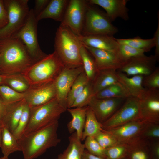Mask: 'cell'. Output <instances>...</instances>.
<instances>
[{"label":"cell","mask_w":159,"mask_h":159,"mask_svg":"<svg viewBox=\"0 0 159 159\" xmlns=\"http://www.w3.org/2000/svg\"></svg>","instance_id":"cell-53"},{"label":"cell","mask_w":159,"mask_h":159,"mask_svg":"<svg viewBox=\"0 0 159 159\" xmlns=\"http://www.w3.org/2000/svg\"><path fill=\"white\" fill-rule=\"evenodd\" d=\"M127 144L128 159H152L150 140L139 138Z\"/></svg>","instance_id":"cell-24"},{"label":"cell","mask_w":159,"mask_h":159,"mask_svg":"<svg viewBox=\"0 0 159 159\" xmlns=\"http://www.w3.org/2000/svg\"><path fill=\"white\" fill-rule=\"evenodd\" d=\"M94 96L100 99L121 98L126 99L131 97L123 86L119 82L105 88Z\"/></svg>","instance_id":"cell-31"},{"label":"cell","mask_w":159,"mask_h":159,"mask_svg":"<svg viewBox=\"0 0 159 159\" xmlns=\"http://www.w3.org/2000/svg\"><path fill=\"white\" fill-rule=\"evenodd\" d=\"M3 127V125H2L0 124V147L1 145L2 131Z\"/></svg>","instance_id":"cell-50"},{"label":"cell","mask_w":159,"mask_h":159,"mask_svg":"<svg viewBox=\"0 0 159 159\" xmlns=\"http://www.w3.org/2000/svg\"><path fill=\"white\" fill-rule=\"evenodd\" d=\"M140 138L148 140L159 139V123L147 122L142 130Z\"/></svg>","instance_id":"cell-41"},{"label":"cell","mask_w":159,"mask_h":159,"mask_svg":"<svg viewBox=\"0 0 159 159\" xmlns=\"http://www.w3.org/2000/svg\"><path fill=\"white\" fill-rule=\"evenodd\" d=\"M0 159H9L8 157L3 156L0 158Z\"/></svg>","instance_id":"cell-51"},{"label":"cell","mask_w":159,"mask_h":159,"mask_svg":"<svg viewBox=\"0 0 159 159\" xmlns=\"http://www.w3.org/2000/svg\"><path fill=\"white\" fill-rule=\"evenodd\" d=\"M84 46L94 57L99 70L108 69L118 70L124 64L116 52Z\"/></svg>","instance_id":"cell-17"},{"label":"cell","mask_w":159,"mask_h":159,"mask_svg":"<svg viewBox=\"0 0 159 159\" xmlns=\"http://www.w3.org/2000/svg\"><path fill=\"white\" fill-rule=\"evenodd\" d=\"M69 141L66 149L55 159H82L85 148L84 144L77 137L76 132L69 137Z\"/></svg>","instance_id":"cell-26"},{"label":"cell","mask_w":159,"mask_h":159,"mask_svg":"<svg viewBox=\"0 0 159 159\" xmlns=\"http://www.w3.org/2000/svg\"><path fill=\"white\" fill-rule=\"evenodd\" d=\"M145 52L143 50L135 48L125 44H119L117 52L119 57L124 63L131 58L144 54Z\"/></svg>","instance_id":"cell-38"},{"label":"cell","mask_w":159,"mask_h":159,"mask_svg":"<svg viewBox=\"0 0 159 159\" xmlns=\"http://www.w3.org/2000/svg\"><path fill=\"white\" fill-rule=\"evenodd\" d=\"M92 82L94 96L108 86L118 82L117 71L112 69L99 70Z\"/></svg>","instance_id":"cell-25"},{"label":"cell","mask_w":159,"mask_h":159,"mask_svg":"<svg viewBox=\"0 0 159 159\" xmlns=\"http://www.w3.org/2000/svg\"><path fill=\"white\" fill-rule=\"evenodd\" d=\"M102 129V124L97 120L92 109L87 106L86 120L81 141L84 140L88 137H94Z\"/></svg>","instance_id":"cell-28"},{"label":"cell","mask_w":159,"mask_h":159,"mask_svg":"<svg viewBox=\"0 0 159 159\" xmlns=\"http://www.w3.org/2000/svg\"><path fill=\"white\" fill-rule=\"evenodd\" d=\"M118 32L106 13L88 1L81 35L105 34L113 36Z\"/></svg>","instance_id":"cell-7"},{"label":"cell","mask_w":159,"mask_h":159,"mask_svg":"<svg viewBox=\"0 0 159 159\" xmlns=\"http://www.w3.org/2000/svg\"><path fill=\"white\" fill-rule=\"evenodd\" d=\"M26 104L24 99L19 102L7 104L2 125L8 128L12 133L17 126Z\"/></svg>","instance_id":"cell-21"},{"label":"cell","mask_w":159,"mask_h":159,"mask_svg":"<svg viewBox=\"0 0 159 159\" xmlns=\"http://www.w3.org/2000/svg\"><path fill=\"white\" fill-rule=\"evenodd\" d=\"M80 53L84 72L89 81L92 82L99 71L94 59L82 44L80 48Z\"/></svg>","instance_id":"cell-30"},{"label":"cell","mask_w":159,"mask_h":159,"mask_svg":"<svg viewBox=\"0 0 159 159\" xmlns=\"http://www.w3.org/2000/svg\"><path fill=\"white\" fill-rule=\"evenodd\" d=\"M117 75L118 82L123 86L130 96L140 98L145 90L142 85L144 76L138 75L129 77L119 71H117Z\"/></svg>","instance_id":"cell-20"},{"label":"cell","mask_w":159,"mask_h":159,"mask_svg":"<svg viewBox=\"0 0 159 159\" xmlns=\"http://www.w3.org/2000/svg\"><path fill=\"white\" fill-rule=\"evenodd\" d=\"M122 159H128L127 158H124Z\"/></svg>","instance_id":"cell-52"},{"label":"cell","mask_w":159,"mask_h":159,"mask_svg":"<svg viewBox=\"0 0 159 159\" xmlns=\"http://www.w3.org/2000/svg\"><path fill=\"white\" fill-rule=\"evenodd\" d=\"M128 144L120 143L106 149L105 159H122L127 157Z\"/></svg>","instance_id":"cell-35"},{"label":"cell","mask_w":159,"mask_h":159,"mask_svg":"<svg viewBox=\"0 0 159 159\" xmlns=\"http://www.w3.org/2000/svg\"><path fill=\"white\" fill-rule=\"evenodd\" d=\"M147 122L139 119L105 130L120 142L128 144L140 138L142 130Z\"/></svg>","instance_id":"cell-15"},{"label":"cell","mask_w":159,"mask_h":159,"mask_svg":"<svg viewBox=\"0 0 159 159\" xmlns=\"http://www.w3.org/2000/svg\"><path fill=\"white\" fill-rule=\"evenodd\" d=\"M127 0H89L90 4L98 5L103 8L112 22L117 18L125 21L129 19L128 9L126 7Z\"/></svg>","instance_id":"cell-18"},{"label":"cell","mask_w":159,"mask_h":159,"mask_svg":"<svg viewBox=\"0 0 159 159\" xmlns=\"http://www.w3.org/2000/svg\"><path fill=\"white\" fill-rule=\"evenodd\" d=\"M94 137L101 146L105 149L120 143L113 135L103 129Z\"/></svg>","instance_id":"cell-40"},{"label":"cell","mask_w":159,"mask_h":159,"mask_svg":"<svg viewBox=\"0 0 159 159\" xmlns=\"http://www.w3.org/2000/svg\"><path fill=\"white\" fill-rule=\"evenodd\" d=\"M6 76L0 75V85L4 84Z\"/></svg>","instance_id":"cell-49"},{"label":"cell","mask_w":159,"mask_h":159,"mask_svg":"<svg viewBox=\"0 0 159 159\" xmlns=\"http://www.w3.org/2000/svg\"><path fill=\"white\" fill-rule=\"evenodd\" d=\"M30 111L31 108L26 103L17 126L12 133L17 140L23 135L28 124L30 118Z\"/></svg>","instance_id":"cell-36"},{"label":"cell","mask_w":159,"mask_h":159,"mask_svg":"<svg viewBox=\"0 0 159 159\" xmlns=\"http://www.w3.org/2000/svg\"><path fill=\"white\" fill-rule=\"evenodd\" d=\"M82 159H105V158L94 155L89 152L85 149L83 153Z\"/></svg>","instance_id":"cell-48"},{"label":"cell","mask_w":159,"mask_h":159,"mask_svg":"<svg viewBox=\"0 0 159 159\" xmlns=\"http://www.w3.org/2000/svg\"><path fill=\"white\" fill-rule=\"evenodd\" d=\"M38 22L33 9H30L24 24L12 37L21 41L34 62L47 55L41 50L38 42L37 32Z\"/></svg>","instance_id":"cell-8"},{"label":"cell","mask_w":159,"mask_h":159,"mask_svg":"<svg viewBox=\"0 0 159 159\" xmlns=\"http://www.w3.org/2000/svg\"><path fill=\"white\" fill-rule=\"evenodd\" d=\"M83 71V66L74 68H65L54 81L56 98L67 109V98L69 91L77 77Z\"/></svg>","instance_id":"cell-13"},{"label":"cell","mask_w":159,"mask_h":159,"mask_svg":"<svg viewBox=\"0 0 159 159\" xmlns=\"http://www.w3.org/2000/svg\"><path fill=\"white\" fill-rule=\"evenodd\" d=\"M7 104H6L0 97V124L2 122L6 113Z\"/></svg>","instance_id":"cell-47"},{"label":"cell","mask_w":159,"mask_h":159,"mask_svg":"<svg viewBox=\"0 0 159 159\" xmlns=\"http://www.w3.org/2000/svg\"><path fill=\"white\" fill-rule=\"evenodd\" d=\"M65 68L54 51L32 64L21 74L30 88L44 85L54 82Z\"/></svg>","instance_id":"cell-3"},{"label":"cell","mask_w":159,"mask_h":159,"mask_svg":"<svg viewBox=\"0 0 159 159\" xmlns=\"http://www.w3.org/2000/svg\"><path fill=\"white\" fill-rule=\"evenodd\" d=\"M138 99L140 119L159 123V89H145Z\"/></svg>","instance_id":"cell-11"},{"label":"cell","mask_w":159,"mask_h":159,"mask_svg":"<svg viewBox=\"0 0 159 159\" xmlns=\"http://www.w3.org/2000/svg\"><path fill=\"white\" fill-rule=\"evenodd\" d=\"M50 0H35L34 9H33L36 19L45 8Z\"/></svg>","instance_id":"cell-43"},{"label":"cell","mask_w":159,"mask_h":159,"mask_svg":"<svg viewBox=\"0 0 159 159\" xmlns=\"http://www.w3.org/2000/svg\"><path fill=\"white\" fill-rule=\"evenodd\" d=\"M87 106L68 108L67 110L72 117L68 123L67 128L70 134L76 132L79 139L81 140L85 123Z\"/></svg>","instance_id":"cell-22"},{"label":"cell","mask_w":159,"mask_h":159,"mask_svg":"<svg viewBox=\"0 0 159 159\" xmlns=\"http://www.w3.org/2000/svg\"><path fill=\"white\" fill-rule=\"evenodd\" d=\"M69 1L68 0H50L45 8L37 18V21L50 18L61 22Z\"/></svg>","instance_id":"cell-23"},{"label":"cell","mask_w":159,"mask_h":159,"mask_svg":"<svg viewBox=\"0 0 159 159\" xmlns=\"http://www.w3.org/2000/svg\"><path fill=\"white\" fill-rule=\"evenodd\" d=\"M0 97L6 104L21 101L24 99L25 93L17 92L5 84L0 85Z\"/></svg>","instance_id":"cell-34"},{"label":"cell","mask_w":159,"mask_h":159,"mask_svg":"<svg viewBox=\"0 0 159 159\" xmlns=\"http://www.w3.org/2000/svg\"><path fill=\"white\" fill-rule=\"evenodd\" d=\"M4 4L8 15V22L0 29V40L11 38L25 23L30 10L28 0H5Z\"/></svg>","instance_id":"cell-6"},{"label":"cell","mask_w":159,"mask_h":159,"mask_svg":"<svg viewBox=\"0 0 159 159\" xmlns=\"http://www.w3.org/2000/svg\"><path fill=\"white\" fill-rule=\"evenodd\" d=\"M24 93V99L30 108L43 105L56 97L54 81L39 87L30 88Z\"/></svg>","instance_id":"cell-16"},{"label":"cell","mask_w":159,"mask_h":159,"mask_svg":"<svg viewBox=\"0 0 159 159\" xmlns=\"http://www.w3.org/2000/svg\"><path fill=\"white\" fill-rule=\"evenodd\" d=\"M82 45L78 36L68 27L60 25L54 39V51L65 68H74L83 66L80 53Z\"/></svg>","instance_id":"cell-4"},{"label":"cell","mask_w":159,"mask_h":159,"mask_svg":"<svg viewBox=\"0 0 159 159\" xmlns=\"http://www.w3.org/2000/svg\"><path fill=\"white\" fill-rule=\"evenodd\" d=\"M8 22V15L3 0H0V29L5 26Z\"/></svg>","instance_id":"cell-44"},{"label":"cell","mask_w":159,"mask_h":159,"mask_svg":"<svg viewBox=\"0 0 159 159\" xmlns=\"http://www.w3.org/2000/svg\"><path fill=\"white\" fill-rule=\"evenodd\" d=\"M30 108L29 120L23 135L39 130L58 120L61 115L67 110L56 98L44 104Z\"/></svg>","instance_id":"cell-5"},{"label":"cell","mask_w":159,"mask_h":159,"mask_svg":"<svg viewBox=\"0 0 159 159\" xmlns=\"http://www.w3.org/2000/svg\"><path fill=\"white\" fill-rule=\"evenodd\" d=\"M115 39L119 44H125L135 48L143 50L145 52L150 51L155 47L153 38L143 39L139 37L129 39Z\"/></svg>","instance_id":"cell-32"},{"label":"cell","mask_w":159,"mask_h":159,"mask_svg":"<svg viewBox=\"0 0 159 159\" xmlns=\"http://www.w3.org/2000/svg\"><path fill=\"white\" fill-rule=\"evenodd\" d=\"M87 3V0H69L60 25L68 27L77 36H81Z\"/></svg>","instance_id":"cell-10"},{"label":"cell","mask_w":159,"mask_h":159,"mask_svg":"<svg viewBox=\"0 0 159 159\" xmlns=\"http://www.w3.org/2000/svg\"><path fill=\"white\" fill-rule=\"evenodd\" d=\"M159 139L150 140L152 159H159Z\"/></svg>","instance_id":"cell-45"},{"label":"cell","mask_w":159,"mask_h":159,"mask_svg":"<svg viewBox=\"0 0 159 159\" xmlns=\"http://www.w3.org/2000/svg\"><path fill=\"white\" fill-rule=\"evenodd\" d=\"M158 23L156 31H155L153 37L155 43V49L154 56L156 57L157 61L159 60V17L158 15Z\"/></svg>","instance_id":"cell-46"},{"label":"cell","mask_w":159,"mask_h":159,"mask_svg":"<svg viewBox=\"0 0 159 159\" xmlns=\"http://www.w3.org/2000/svg\"><path fill=\"white\" fill-rule=\"evenodd\" d=\"M93 96L92 82L90 81L70 108L87 106Z\"/></svg>","instance_id":"cell-37"},{"label":"cell","mask_w":159,"mask_h":159,"mask_svg":"<svg viewBox=\"0 0 159 159\" xmlns=\"http://www.w3.org/2000/svg\"><path fill=\"white\" fill-rule=\"evenodd\" d=\"M139 119H141L139 99L131 97L126 99L119 109L102 124V127L107 130Z\"/></svg>","instance_id":"cell-9"},{"label":"cell","mask_w":159,"mask_h":159,"mask_svg":"<svg viewBox=\"0 0 159 159\" xmlns=\"http://www.w3.org/2000/svg\"><path fill=\"white\" fill-rule=\"evenodd\" d=\"M126 99L121 98L100 99L93 96L87 106L92 110L98 121L102 124L119 109Z\"/></svg>","instance_id":"cell-14"},{"label":"cell","mask_w":159,"mask_h":159,"mask_svg":"<svg viewBox=\"0 0 159 159\" xmlns=\"http://www.w3.org/2000/svg\"><path fill=\"white\" fill-rule=\"evenodd\" d=\"M157 62L154 55L148 56L144 54L128 59L118 70L127 76L141 75L145 76L155 70Z\"/></svg>","instance_id":"cell-12"},{"label":"cell","mask_w":159,"mask_h":159,"mask_svg":"<svg viewBox=\"0 0 159 159\" xmlns=\"http://www.w3.org/2000/svg\"><path fill=\"white\" fill-rule=\"evenodd\" d=\"M142 85L145 89L149 90L159 89V67H157L149 75L144 77Z\"/></svg>","instance_id":"cell-42"},{"label":"cell","mask_w":159,"mask_h":159,"mask_svg":"<svg viewBox=\"0 0 159 159\" xmlns=\"http://www.w3.org/2000/svg\"><path fill=\"white\" fill-rule=\"evenodd\" d=\"M4 84L20 93L25 92L30 88L28 82L21 74L6 76Z\"/></svg>","instance_id":"cell-33"},{"label":"cell","mask_w":159,"mask_h":159,"mask_svg":"<svg viewBox=\"0 0 159 159\" xmlns=\"http://www.w3.org/2000/svg\"><path fill=\"white\" fill-rule=\"evenodd\" d=\"M4 156L8 157L10 154L21 149L18 140L6 127L3 126L2 131L0 147Z\"/></svg>","instance_id":"cell-27"},{"label":"cell","mask_w":159,"mask_h":159,"mask_svg":"<svg viewBox=\"0 0 159 159\" xmlns=\"http://www.w3.org/2000/svg\"><path fill=\"white\" fill-rule=\"evenodd\" d=\"M0 75L21 74L34 62L21 41L15 38L0 40Z\"/></svg>","instance_id":"cell-1"},{"label":"cell","mask_w":159,"mask_h":159,"mask_svg":"<svg viewBox=\"0 0 159 159\" xmlns=\"http://www.w3.org/2000/svg\"><path fill=\"white\" fill-rule=\"evenodd\" d=\"M89 81L84 70L78 76L73 84L67 96V108L71 107L75 100L82 92Z\"/></svg>","instance_id":"cell-29"},{"label":"cell","mask_w":159,"mask_h":159,"mask_svg":"<svg viewBox=\"0 0 159 159\" xmlns=\"http://www.w3.org/2000/svg\"><path fill=\"white\" fill-rule=\"evenodd\" d=\"M58 120L41 129L23 135L18 141L24 159H34L61 142L57 131Z\"/></svg>","instance_id":"cell-2"},{"label":"cell","mask_w":159,"mask_h":159,"mask_svg":"<svg viewBox=\"0 0 159 159\" xmlns=\"http://www.w3.org/2000/svg\"><path fill=\"white\" fill-rule=\"evenodd\" d=\"M85 140L86 150L92 155L105 159L106 149L101 146L94 137H88Z\"/></svg>","instance_id":"cell-39"},{"label":"cell","mask_w":159,"mask_h":159,"mask_svg":"<svg viewBox=\"0 0 159 159\" xmlns=\"http://www.w3.org/2000/svg\"><path fill=\"white\" fill-rule=\"evenodd\" d=\"M84 45L98 49L117 52L119 44L113 36L98 34L78 36Z\"/></svg>","instance_id":"cell-19"}]
</instances>
